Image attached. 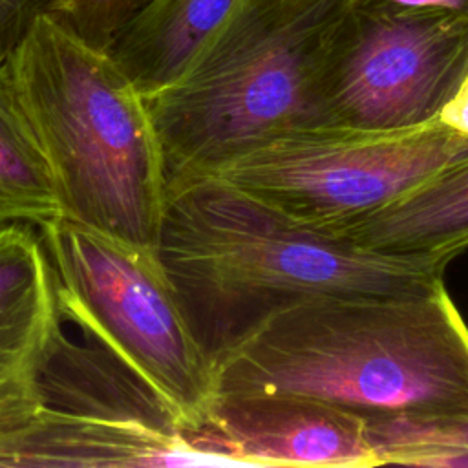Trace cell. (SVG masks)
Here are the masks:
<instances>
[{
    "instance_id": "9",
    "label": "cell",
    "mask_w": 468,
    "mask_h": 468,
    "mask_svg": "<svg viewBox=\"0 0 468 468\" xmlns=\"http://www.w3.org/2000/svg\"><path fill=\"white\" fill-rule=\"evenodd\" d=\"M58 322L55 276L35 225L0 227V430L44 406L40 373Z\"/></svg>"
},
{
    "instance_id": "5",
    "label": "cell",
    "mask_w": 468,
    "mask_h": 468,
    "mask_svg": "<svg viewBox=\"0 0 468 468\" xmlns=\"http://www.w3.org/2000/svg\"><path fill=\"white\" fill-rule=\"evenodd\" d=\"M57 305L91 329L177 415L181 433L212 397V369L155 256L66 216L37 227Z\"/></svg>"
},
{
    "instance_id": "13",
    "label": "cell",
    "mask_w": 468,
    "mask_h": 468,
    "mask_svg": "<svg viewBox=\"0 0 468 468\" xmlns=\"http://www.w3.org/2000/svg\"><path fill=\"white\" fill-rule=\"evenodd\" d=\"M247 0H150L108 55L150 97L174 84Z\"/></svg>"
},
{
    "instance_id": "18",
    "label": "cell",
    "mask_w": 468,
    "mask_h": 468,
    "mask_svg": "<svg viewBox=\"0 0 468 468\" xmlns=\"http://www.w3.org/2000/svg\"><path fill=\"white\" fill-rule=\"evenodd\" d=\"M437 119L453 132L468 137V71L453 95L441 108Z\"/></svg>"
},
{
    "instance_id": "6",
    "label": "cell",
    "mask_w": 468,
    "mask_h": 468,
    "mask_svg": "<svg viewBox=\"0 0 468 468\" xmlns=\"http://www.w3.org/2000/svg\"><path fill=\"white\" fill-rule=\"evenodd\" d=\"M468 154L437 117L399 130L303 128L272 137L214 176L313 229L355 221Z\"/></svg>"
},
{
    "instance_id": "12",
    "label": "cell",
    "mask_w": 468,
    "mask_h": 468,
    "mask_svg": "<svg viewBox=\"0 0 468 468\" xmlns=\"http://www.w3.org/2000/svg\"><path fill=\"white\" fill-rule=\"evenodd\" d=\"M318 230L366 252L428 260L448 267L468 249V154L380 208Z\"/></svg>"
},
{
    "instance_id": "11",
    "label": "cell",
    "mask_w": 468,
    "mask_h": 468,
    "mask_svg": "<svg viewBox=\"0 0 468 468\" xmlns=\"http://www.w3.org/2000/svg\"><path fill=\"white\" fill-rule=\"evenodd\" d=\"M40 393L48 408L183 435L172 408L91 329L60 309Z\"/></svg>"
},
{
    "instance_id": "1",
    "label": "cell",
    "mask_w": 468,
    "mask_h": 468,
    "mask_svg": "<svg viewBox=\"0 0 468 468\" xmlns=\"http://www.w3.org/2000/svg\"><path fill=\"white\" fill-rule=\"evenodd\" d=\"M256 393L360 417L468 415V325L446 283L311 296L265 316L212 366V395Z\"/></svg>"
},
{
    "instance_id": "4",
    "label": "cell",
    "mask_w": 468,
    "mask_h": 468,
    "mask_svg": "<svg viewBox=\"0 0 468 468\" xmlns=\"http://www.w3.org/2000/svg\"><path fill=\"white\" fill-rule=\"evenodd\" d=\"M347 0H247L196 62L144 97L166 185L282 133L322 126V82Z\"/></svg>"
},
{
    "instance_id": "8",
    "label": "cell",
    "mask_w": 468,
    "mask_h": 468,
    "mask_svg": "<svg viewBox=\"0 0 468 468\" xmlns=\"http://www.w3.org/2000/svg\"><path fill=\"white\" fill-rule=\"evenodd\" d=\"M183 437L227 466H378L364 417L294 395H212Z\"/></svg>"
},
{
    "instance_id": "15",
    "label": "cell",
    "mask_w": 468,
    "mask_h": 468,
    "mask_svg": "<svg viewBox=\"0 0 468 468\" xmlns=\"http://www.w3.org/2000/svg\"><path fill=\"white\" fill-rule=\"evenodd\" d=\"M364 420L378 466L468 464V415L393 413Z\"/></svg>"
},
{
    "instance_id": "16",
    "label": "cell",
    "mask_w": 468,
    "mask_h": 468,
    "mask_svg": "<svg viewBox=\"0 0 468 468\" xmlns=\"http://www.w3.org/2000/svg\"><path fill=\"white\" fill-rule=\"evenodd\" d=\"M150 0H49L48 13L88 44L106 51Z\"/></svg>"
},
{
    "instance_id": "2",
    "label": "cell",
    "mask_w": 468,
    "mask_h": 468,
    "mask_svg": "<svg viewBox=\"0 0 468 468\" xmlns=\"http://www.w3.org/2000/svg\"><path fill=\"white\" fill-rule=\"evenodd\" d=\"M155 256L212 366L265 316L320 294H422L428 260L360 250L214 174L166 185Z\"/></svg>"
},
{
    "instance_id": "19",
    "label": "cell",
    "mask_w": 468,
    "mask_h": 468,
    "mask_svg": "<svg viewBox=\"0 0 468 468\" xmlns=\"http://www.w3.org/2000/svg\"><path fill=\"white\" fill-rule=\"evenodd\" d=\"M400 5L411 7H433V9H446L459 15L468 16V0H389Z\"/></svg>"
},
{
    "instance_id": "14",
    "label": "cell",
    "mask_w": 468,
    "mask_h": 468,
    "mask_svg": "<svg viewBox=\"0 0 468 468\" xmlns=\"http://www.w3.org/2000/svg\"><path fill=\"white\" fill-rule=\"evenodd\" d=\"M62 216L53 174L18 97L7 62L0 64V227L42 225Z\"/></svg>"
},
{
    "instance_id": "10",
    "label": "cell",
    "mask_w": 468,
    "mask_h": 468,
    "mask_svg": "<svg viewBox=\"0 0 468 468\" xmlns=\"http://www.w3.org/2000/svg\"><path fill=\"white\" fill-rule=\"evenodd\" d=\"M227 466L183 435L42 406L0 430V466Z\"/></svg>"
},
{
    "instance_id": "3",
    "label": "cell",
    "mask_w": 468,
    "mask_h": 468,
    "mask_svg": "<svg viewBox=\"0 0 468 468\" xmlns=\"http://www.w3.org/2000/svg\"><path fill=\"white\" fill-rule=\"evenodd\" d=\"M7 64L48 157L62 216L155 250L166 176L144 95L108 51L48 11Z\"/></svg>"
},
{
    "instance_id": "7",
    "label": "cell",
    "mask_w": 468,
    "mask_h": 468,
    "mask_svg": "<svg viewBox=\"0 0 468 468\" xmlns=\"http://www.w3.org/2000/svg\"><path fill=\"white\" fill-rule=\"evenodd\" d=\"M468 71V16L347 0L322 82V126L413 128L435 119Z\"/></svg>"
},
{
    "instance_id": "17",
    "label": "cell",
    "mask_w": 468,
    "mask_h": 468,
    "mask_svg": "<svg viewBox=\"0 0 468 468\" xmlns=\"http://www.w3.org/2000/svg\"><path fill=\"white\" fill-rule=\"evenodd\" d=\"M49 0H0V64L22 44Z\"/></svg>"
}]
</instances>
